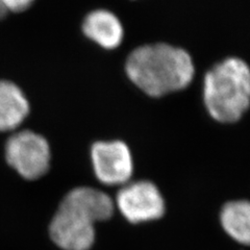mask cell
Segmentation results:
<instances>
[{
    "mask_svg": "<svg viewBox=\"0 0 250 250\" xmlns=\"http://www.w3.org/2000/svg\"><path fill=\"white\" fill-rule=\"evenodd\" d=\"M83 31L92 42L107 50L119 47L124 38V29L119 18L104 9L92 11L85 16Z\"/></svg>",
    "mask_w": 250,
    "mask_h": 250,
    "instance_id": "obj_8",
    "label": "cell"
},
{
    "mask_svg": "<svg viewBox=\"0 0 250 250\" xmlns=\"http://www.w3.org/2000/svg\"><path fill=\"white\" fill-rule=\"evenodd\" d=\"M5 159L19 175L28 181L44 176L51 161L50 146L41 135L31 130L15 132L5 145Z\"/></svg>",
    "mask_w": 250,
    "mask_h": 250,
    "instance_id": "obj_3",
    "label": "cell"
},
{
    "mask_svg": "<svg viewBox=\"0 0 250 250\" xmlns=\"http://www.w3.org/2000/svg\"><path fill=\"white\" fill-rule=\"evenodd\" d=\"M131 83L151 97L186 89L195 75L193 59L185 49L166 43L140 46L125 62Z\"/></svg>",
    "mask_w": 250,
    "mask_h": 250,
    "instance_id": "obj_1",
    "label": "cell"
},
{
    "mask_svg": "<svg viewBox=\"0 0 250 250\" xmlns=\"http://www.w3.org/2000/svg\"><path fill=\"white\" fill-rule=\"evenodd\" d=\"M220 222L224 231L240 244L250 240V206L246 200L229 201L222 208Z\"/></svg>",
    "mask_w": 250,
    "mask_h": 250,
    "instance_id": "obj_10",
    "label": "cell"
},
{
    "mask_svg": "<svg viewBox=\"0 0 250 250\" xmlns=\"http://www.w3.org/2000/svg\"><path fill=\"white\" fill-rule=\"evenodd\" d=\"M93 171L100 183L123 186L130 182L134 160L128 146L122 141H99L91 148Z\"/></svg>",
    "mask_w": 250,
    "mask_h": 250,
    "instance_id": "obj_5",
    "label": "cell"
},
{
    "mask_svg": "<svg viewBox=\"0 0 250 250\" xmlns=\"http://www.w3.org/2000/svg\"><path fill=\"white\" fill-rule=\"evenodd\" d=\"M60 207L72 210L94 224L112 218L116 208L106 193L91 187H78L71 190Z\"/></svg>",
    "mask_w": 250,
    "mask_h": 250,
    "instance_id": "obj_7",
    "label": "cell"
},
{
    "mask_svg": "<svg viewBox=\"0 0 250 250\" xmlns=\"http://www.w3.org/2000/svg\"><path fill=\"white\" fill-rule=\"evenodd\" d=\"M6 11H5V9L3 7V5L1 4V2H0V20H1L2 18H4L5 17V15H6Z\"/></svg>",
    "mask_w": 250,
    "mask_h": 250,
    "instance_id": "obj_12",
    "label": "cell"
},
{
    "mask_svg": "<svg viewBox=\"0 0 250 250\" xmlns=\"http://www.w3.org/2000/svg\"><path fill=\"white\" fill-rule=\"evenodd\" d=\"M208 113L220 123H234L250 104V70L239 58H228L208 70L203 81Z\"/></svg>",
    "mask_w": 250,
    "mask_h": 250,
    "instance_id": "obj_2",
    "label": "cell"
},
{
    "mask_svg": "<svg viewBox=\"0 0 250 250\" xmlns=\"http://www.w3.org/2000/svg\"><path fill=\"white\" fill-rule=\"evenodd\" d=\"M6 12H24L33 5L35 0H0Z\"/></svg>",
    "mask_w": 250,
    "mask_h": 250,
    "instance_id": "obj_11",
    "label": "cell"
},
{
    "mask_svg": "<svg viewBox=\"0 0 250 250\" xmlns=\"http://www.w3.org/2000/svg\"><path fill=\"white\" fill-rule=\"evenodd\" d=\"M29 113V104L23 91L10 81H0V131L14 130Z\"/></svg>",
    "mask_w": 250,
    "mask_h": 250,
    "instance_id": "obj_9",
    "label": "cell"
},
{
    "mask_svg": "<svg viewBox=\"0 0 250 250\" xmlns=\"http://www.w3.org/2000/svg\"><path fill=\"white\" fill-rule=\"evenodd\" d=\"M95 224L59 207L49 226L50 238L62 250H89L95 242Z\"/></svg>",
    "mask_w": 250,
    "mask_h": 250,
    "instance_id": "obj_6",
    "label": "cell"
},
{
    "mask_svg": "<svg viewBox=\"0 0 250 250\" xmlns=\"http://www.w3.org/2000/svg\"><path fill=\"white\" fill-rule=\"evenodd\" d=\"M115 207L130 223L138 224L158 220L165 214V200L153 183L128 182L116 196Z\"/></svg>",
    "mask_w": 250,
    "mask_h": 250,
    "instance_id": "obj_4",
    "label": "cell"
}]
</instances>
